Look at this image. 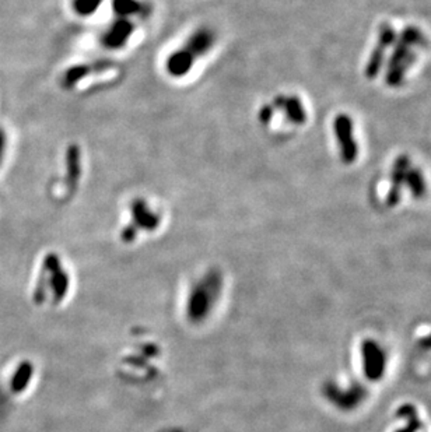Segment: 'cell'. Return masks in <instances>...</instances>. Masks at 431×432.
Instances as JSON below:
<instances>
[{"instance_id": "cell-7", "label": "cell", "mask_w": 431, "mask_h": 432, "mask_svg": "<svg viewBox=\"0 0 431 432\" xmlns=\"http://www.w3.org/2000/svg\"><path fill=\"white\" fill-rule=\"evenodd\" d=\"M104 1L105 0H71L69 8L77 18L87 20L100 11Z\"/></svg>"}, {"instance_id": "cell-3", "label": "cell", "mask_w": 431, "mask_h": 432, "mask_svg": "<svg viewBox=\"0 0 431 432\" xmlns=\"http://www.w3.org/2000/svg\"><path fill=\"white\" fill-rule=\"evenodd\" d=\"M164 221V209L160 202L147 195H135L125 206V220L121 228V238L131 244L142 234L157 232Z\"/></svg>"}, {"instance_id": "cell-2", "label": "cell", "mask_w": 431, "mask_h": 432, "mask_svg": "<svg viewBox=\"0 0 431 432\" xmlns=\"http://www.w3.org/2000/svg\"><path fill=\"white\" fill-rule=\"evenodd\" d=\"M124 76L122 68L114 61L101 59L78 62L66 68L61 76V87L68 92L77 94L93 91L97 87L115 84Z\"/></svg>"}, {"instance_id": "cell-6", "label": "cell", "mask_w": 431, "mask_h": 432, "mask_svg": "<svg viewBox=\"0 0 431 432\" xmlns=\"http://www.w3.org/2000/svg\"><path fill=\"white\" fill-rule=\"evenodd\" d=\"M52 288L55 295V302H61V299L66 295L69 288V276L65 272L62 260L57 253H48L44 258L42 272L38 279V284L34 292V299L37 304H42L47 295V289Z\"/></svg>"}, {"instance_id": "cell-4", "label": "cell", "mask_w": 431, "mask_h": 432, "mask_svg": "<svg viewBox=\"0 0 431 432\" xmlns=\"http://www.w3.org/2000/svg\"><path fill=\"white\" fill-rule=\"evenodd\" d=\"M85 172V154L78 143L66 145L58 175L51 182V198L58 202H68L78 193Z\"/></svg>"}, {"instance_id": "cell-1", "label": "cell", "mask_w": 431, "mask_h": 432, "mask_svg": "<svg viewBox=\"0 0 431 432\" xmlns=\"http://www.w3.org/2000/svg\"><path fill=\"white\" fill-rule=\"evenodd\" d=\"M218 44L216 28L209 24L196 25L164 54L161 71L171 81H188L215 56Z\"/></svg>"}, {"instance_id": "cell-8", "label": "cell", "mask_w": 431, "mask_h": 432, "mask_svg": "<svg viewBox=\"0 0 431 432\" xmlns=\"http://www.w3.org/2000/svg\"><path fill=\"white\" fill-rule=\"evenodd\" d=\"M31 375H33V365L25 361V362H21L20 366L17 368L14 376H13V380H11V390L14 393H20L25 389V386L28 385L30 379H31Z\"/></svg>"}, {"instance_id": "cell-9", "label": "cell", "mask_w": 431, "mask_h": 432, "mask_svg": "<svg viewBox=\"0 0 431 432\" xmlns=\"http://www.w3.org/2000/svg\"><path fill=\"white\" fill-rule=\"evenodd\" d=\"M6 151H7V136H6V132L0 129V164H3Z\"/></svg>"}, {"instance_id": "cell-5", "label": "cell", "mask_w": 431, "mask_h": 432, "mask_svg": "<svg viewBox=\"0 0 431 432\" xmlns=\"http://www.w3.org/2000/svg\"><path fill=\"white\" fill-rule=\"evenodd\" d=\"M281 118L282 122L279 124L278 131H281V128L285 129L304 124L305 109L302 108L300 98L293 95H276L262 102L256 111L258 125L265 132H272Z\"/></svg>"}]
</instances>
